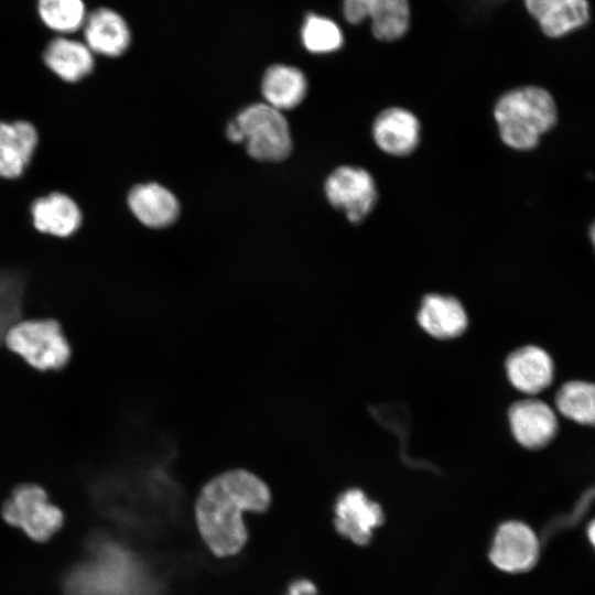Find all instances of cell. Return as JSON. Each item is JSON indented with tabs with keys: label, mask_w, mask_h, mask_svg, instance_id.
Returning <instances> with one entry per match:
<instances>
[{
	"label": "cell",
	"mask_w": 595,
	"mask_h": 595,
	"mask_svg": "<svg viewBox=\"0 0 595 595\" xmlns=\"http://www.w3.org/2000/svg\"><path fill=\"white\" fill-rule=\"evenodd\" d=\"M42 22L58 33H73L83 28L87 18L83 0H37Z\"/></svg>",
	"instance_id": "obj_23"
},
{
	"label": "cell",
	"mask_w": 595,
	"mask_h": 595,
	"mask_svg": "<svg viewBox=\"0 0 595 595\" xmlns=\"http://www.w3.org/2000/svg\"><path fill=\"white\" fill-rule=\"evenodd\" d=\"M495 120L502 142L520 151L531 150L556 123L558 110L551 94L538 86L505 93L496 102Z\"/></svg>",
	"instance_id": "obj_3"
},
{
	"label": "cell",
	"mask_w": 595,
	"mask_h": 595,
	"mask_svg": "<svg viewBox=\"0 0 595 595\" xmlns=\"http://www.w3.org/2000/svg\"><path fill=\"white\" fill-rule=\"evenodd\" d=\"M4 342L10 350L41 371L61 369L71 358L68 340L58 322L52 318L17 322Z\"/></svg>",
	"instance_id": "obj_5"
},
{
	"label": "cell",
	"mask_w": 595,
	"mask_h": 595,
	"mask_svg": "<svg viewBox=\"0 0 595 595\" xmlns=\"http://www.w3.org/2000/svg\"><path fill=\"white\" fill-rule=\"evenodd\" d=\"M506 372L510 383L517 390L527 394H537L551 385L554 366L544 349L524 346L508 356Z\"/></svg>",
	"instance_id": "obj_16"
},
{
	"label": "cell",
	"mask_w": 595,
	"mask_h": 595,
	"mask_svg": "<svg viewBox=\"0 0 595 595\" xmlns=\"http://www.w3.org/2000/svg\"><path fill=\"white\" fill-rule=\"evenodd\" d=\"M589 237H591V240L593 242V246L595 248V220L593 221V224L591 225V228H589Z\"/></svg>",
	"instance_id": "obj_28"
},
{
	"label": "cell",
	"mask_w": 595,
	"mask_h": 595,
	"mask_svg": "<svg viewBox=\"0 0 595 595\" xmlns=\"http://www.w3.org/2000/svg\"><path fill=\"white\" fill-rule=\"evenodd\" d=\"M531 17L549 37H561L589 21L588 0H524Z\"/></svg>",
	"instance_id": "obj_14"
},
{
	"label": "cell",
	"mask_w": 595,
	"mask_h": 595,
	"mask_svg": "<svg viewBox=\"0 0 595 595\" xmlns=\"http://www.w3.org/2000/svg\"><path fill=\"white\" fill-rule=\"evenodd\" d=\"M39 142L37 130L26 120L0 121V177L17 178L30 164Z\"/></svg>",
	"instance_id": "obj_15"
},
{
	"label": "cell",
	"mask_w": 595,
	"mask_h": 595,
	"mask_svg": "<svg viewBox=\"0 0 595 595\" xmlns=\"http://www.w3.org/2000/svg\"><path fill=\"white\" fill-rule=\"evenodd\" d=\"M232 142H244L248 154L258 161L284 160L292 150L290 128L282 111L266 102L240 111L227 127Z\"/></svg>",
	"instance_id": "obj_4"
},
{
	"label": "cell",
	"mask_w": 595,
	"mask_h": 595,
	"mask_svg": "<svg viewBox=\"0 0 595 595\" xmlns=\"http://www.w3.org/2000/svg\"><path fill=\"white\" fill-rule=\"evenodd\" d=\"M87 556L64 578V595H158L159 586L144 562L122 543L95 537Z\"/></svg>",
	"instance_id": "obj_2"
},
{
	"label": "cell",
	"mask_w": 595,
	"mask_h": 595,
	"mask_svg": "<svg viewBox=\"0 0 595 595\" xmlns=\"http://www.w3.org/2000/svg\"><path fill=\"white\" fill-rule=\"evenodd\" d=\"M128 205L137 219L151 228L170 226L180 213L177 198L158 183L134 186L128 195Z\"/></svg>",
	"instance_id": "obj_19"
},
{
	"label": "cell",
	"mask_w": 595,
	"mask_h": 595,
	"mask_svg": "<svg viewBox=\"0 0 595 595\" xmlns=\"http://www.w3.org/2000/svg\"><path fill=\"white\" fill-rule=\"evenodd\" d=\"M334 510L336 531L357 545L369 543L374 531L385 521L381 506L358 488L344 491Z\"/></svg>",
	"instance_id": "obj_9"
},
{
	"label": "cell",
	"mask_w": 595,
	"mask_h": 595,
	"mask_svg": "<svg viewBox=\"0 0 595 595\" xmlns=\"http://www.w3.org/2000/svg\"><path fill=\"white\" fill-rule=\"evenodd\" d=\"M587 534L592 545L595 549V520L588 526Z\"/></svg>",
	"instance_id": "obj_27"
},
{
	"label": "cell",
	"mask_w": 595,
	"mask_h": 595,
	"mask_svg": "<svg viewBox=\"0 0 595 595\" xmlns=\"http://www.w3.org/2000/svg\"><path fill=\"white\" fill-rule=\"evenodd\" d=\"M285 595H318V592L314 583L300 578L289 585Z\"/></svg>",
	"instance_id": "obj_26"
},
{
	"label": "cell",
	"mask_w": 595,
	"mask_h": 595,
	"mask_svg": "<svg viewBox=\"0 0 595 595\" xmlns=\"http://www.w3.org/2000/svg\"><path fill=\"white\" fill-rule=\"evenodd\" d=\"M82 212L77 203L62 192H52L36 198L31 206V218L35 229L55 237H69L82 224Z\"/></svg>",
	"instance_id": "obj_17"
},
{
	"label": "cell",
	"mask_w": 595,
	"mask_h": 595,
	"mask_svg": "<svg viewBox=\"0 0 595 595\" xmlns=\"http://www.w3.org/2000/svg\"><path fill=\"white\" fill-rule=\"evenodd\" d=\"M83 30L85 43L94 54L118 57L131 43L127 21L109 8H98L87 14Z\"/></svg>",
	"instance_id": "obj_13"
},
{
	"label": "cell",
	"mask_w": 595,
	"mask_h": 595,
	"mask_svg": "<svg viewBox=\"0 0 595 595\" xmlns=\"http://www.w3.org/2000/svg\"><path fill=\"white\" fill-rule=\"evenodd\" d=\"M24 280L14 271H0V342L22 314Z\"/></svg>",
	"instance_id": "obj_25"
},
{
	"label": "cell",
	"mask_w": 595,
	"mask_h": 595,
	"mask_svg": "<svg viewBox=\"0 0 595 595\" xmlns=\"http://www.w3.org/2000/svg\"><path fill=\"white\" fill-rule=\"evenodd\" d=\"M270 505L271 493L262 479L245 469L228 470L202 488L195 504L196 524L216 556H232L248 539L244 513L264 512Z\"/></svg>",
	"instance_id": "obj_1"
},
{
	"label": "cell",
	"mask_w": 595,
	"mask_h": 595,
	"mask_svg": "<svg viewBox=\"0 0 595 595\" xmlns=\"http://www.w3.org/2000/svg\"><path fill=\"white\" fill-rule=\"evenodd\" d=\"M304 47L314 54H327L337 51L344 43L340 28L333 20L310 13L301 29Z\"/></svg>",
	"instance_id": "obj_24"
},
{
	"label": "cell",
	"mask_w": 595,
	"mask_h": 595,
	"mask_svg": "<svg viewBox=\"0 0 595 595\" xmlns=\"http://www.w3.org/2000/svg\"><path fill=\"white\" fill-rule=\"evenodd\" d=\"M45 65L61 79L76 83L88 76L95 66L94 53L85 42L60 36L44 50Z\"/></svg>",
	"instance_id": "obj_20"
},
{
	"label": "cell",
	"mask_w": 595,
	"mask_h": 595,
	"mask_svg": "<svg viewBox=\"0 0 595 595\" xmlns=\"http://www.w3.org/2000/svg\"><path fill=\"white\" fill-rule=\"evenodd\" d=\"M555 403L565 418L581 424H595V383L567 382L558 391Z\"/></svg>",
	"instance_id": "obj_22"
},
{
	"label": "cell",
	"mask_w": 595,
	"mask_h": 595,
	"mask_svg": "<svg viewBox=\"0 0 595 595\" xmlns=\"http://www.w3.org/2000/svg\"><path fill=\"white\" fill-rule=\"evenodd\" d=\"M418 322L429 335L437 339H452L467 328L468 317L462 303L454 296L428 294L418 312Z\"/></svg>",
	"instance_id": "obj_18"
},
{
	"label": "cell",
	"mask_w": 595,
	"mask_h": 595,
	"mask_svg": "<svg viewBox=\"0 0 595 595\" xmlns=\"http://www.w3.org/2000/svg\"><path fill=\"white\" fill-rule=\"evenodd\" d=\"M420 130V122L411 111L392 107L377 116L372 125V137L383 152L402 156L418 147Z\"/></svg>",
	"instance_id": "obj_12"
},
{
	"label": "cell",
	"mask_w": 595,
	"mask_h": 595,
	"mask_svg": "<svg viewBox=\"0 0 595 595\" xmlns=\"http://www.w3.org/2000/svg\"><path fill=\"white\" fill-rule=\"evenodd\" d=\"M539 551L536 532L521 521L509 520L497 528L488 555L497 569L517 574L534 566Z\"/></svg>",
	"instance_id": "obj_8"
},
{
	"label": "cell",
	"mask_w": 595,
	"mask_h": 595,
	"mask_svg": "<svg viewBox=\"0 0 595 595\" xmlns=\"http://www.w3.org/2000/svg\"><path fill=\"white\" fill-rule=\"evenodd\" d=\"M328 202L345 212L350 223H360L374 209L377 187L371 174L363 167L343 165L334 170L325 182Z\"/></svg>",
	"instance_id": "obj_7"
},
{
	"label": "cell",
	"mask_w": 595,
	"mask_h": 595,
	"mask_svg": "<svg viewBox=\"0 0 595 595\" xmlns=\"http://www.w3.org/2000/svg\"><path fill=\"white\" fill-rule=\"evenodd\" d=\"M266 104L282 111L299 106L306 96L307 80L301 69L275 64L270 66L261 82Z\"/></svg>",
	"instance_id": "obj_21"
},
{
	"label": "cell",
	"mask_w": 595,
	"mask_h": 595,
	"mask_svg": "<svg viewBox=\"0 0 595 595\" xmlns=\"http://www.w3.org/2000/svg\"><path fill=\"white\" fill-rule=\"evenodd\" d=\"M509 423L513 437L529 450L541 448L549 444L558 430L554 411L537 399L513 403L509 410Z\"/></svg>",
	"instance_id": "obj_11"
},
{
	"label": "cell",
	"mask_w": 595,
	"mask_h": 595,
	"mask_svg": "<svg viewBox=\"0 0 595 595\" xmlns=\"http://www.w3.org/2000/svg\"><path fill=\"white\" fill-rule=\"evenodd\" d=\"M4 521L21 529L36 542L47 541L64 520L62 510L48 501L46 491L35 484L18 486L1 509Z\"/></svg>",
	"instance_id": "obj_6"
},
{
	"label": "cell",
	"mask_w": 595,
	"mask_h": 595,
	"mask_svg": "<svg viewBox=\"0 0 595 595\" xmlns=\"http://www.w3.org/2000/svg\"><path fill=\"white\" fill-rule=\"evenodd\" d=\"M343 13L351 24L369 18L372 34L382 41L402 37L410 25L409 0H343Z\"/></svg>",
	"instance_id": "obj_10"
}]
</instances>
